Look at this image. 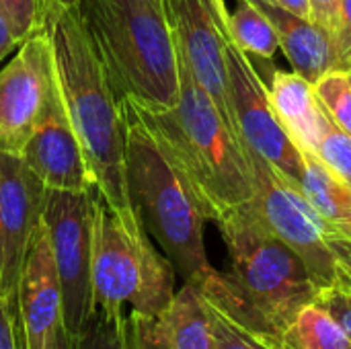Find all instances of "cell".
Instances as JSON below:
<instances>
[{"label": "cell", "mask_w": 351, "mask_h": 349, "mask_svg": "<svg viewBox=\"0 0 351 349\" xmlns=\"http://www.w3.org/2000/svg\"><path fill=\"white\" fill-rule=\"evenodd\" d=\"M123 349H173L160 317L130 311L121 321Z\"/></svg>", "instance_id": "obj_24"}, {"label": "cell", "mask_w": 351, "mask_h": 349, "mask_svg": "<svg viewBox=\"0 0 351 349\" xmlns=\"http://www.w3.org/2000/svg\"><path fill=\"white\" fill-rule=\"evenodd\" d=\"M228 93L241 136V146L265 158L296 189L304 181V160L286 128L278 119L267 86L247 56L228 35L226 39Z\"/></svg>", "instance_id": "obj_9"}, {"label": "cell", "mask_w": 351, "mask_h": 349, "mask_svg": "<svg viewBox=\"0 0 351 349\" xmlns=\"http://www.w3.org/2000/svg\"><path fill=\"white\" fill-rule=\"evenodd\" d=\"M288 337L298 349H348L351 346L341 325L317 302L306 304L296 315Z\"/></svg>", "instance_id": "obj_21"}, {"label": "cell", "mask_w": 351, "mask_h": 349, "mask_svg": "<svg viewBox=\"0 0 351 349\" xmlns=\"http://www.w3.org/2000/svg\"><path fill=\"white\" fill-rule=\"evenodd\" d=\"M47 349H76L74 337L68 333V329L64 327V323L56 329V335H53V339H51V344H49Z\"/></svg>", "instance_id": "obj_33"}, {"label": "cell", "mask_w": 351, "mask_h": 349, "mask_svg": "<svg viewBox=\"0 0 351 349\" xmlns=\"http://www.w3.org/2000/svg\"><path fill=\"white\" fill-rule=\"evenodd\" d=\"M119 97L144 109L179 99V49L165 0H80L76 6Z\"/></svg>", "instance_id": "obj_3"}, {"label": "cell", "mask_w": 351, "mask_h": 349, "mask_svg": "<svg viewBox=\"0 0 351 349\" xmlns=\"http://www.w3.org/2000/svg\"><path fill=\"white\" fill-rule=\"evenodd\" d=\"M121 109L130 202L146 232L160 245L183 282L199 286L216 272L204 245L206 218L189 185L128 97H121Z\"/></svg>", "instance_id": "obj_4"}, {"label": "cell", "mask_w": 351, "mask_h": 349, "mask_svg": "<svg viewBox=\"0 0 351 349\" xmlns=\"http://www.w3.org/2000/svg\"><path fill=\"white\" fill-rule=\"evenodd\" d=\"M95 311L121 317L123 306L160 317L175 296V267L158 253L144 224L130 226L95 195L93 220Z\"/></svg>", "instance_id": "obj_6"}, {"label": "cell", "mask_w": 351, "mask_h": 349, "mask_svg": "<svg viewBox=\"0 0 351 349\" xmlns=\"http://www.w3.org/2000/svg\"><path fill=\"white\" fill-rule=\"evenodd\" d=\"M43 29L53 53L60 95L82 148L95 195L136 226L138 218L125 185V132L117 95L76 6H45Z\"/></svg>", "instance_id": "obj_1"}, {"label": "cell", "mask_w": 351, "mask_h": 349, "mask_svg": "<svg viewBox=\"0 0 351 349\" xmlns=\"http://www.w3.org/2000/svg\"><path fill=\"white\" fill-rule=\"evenodd\" d=\"M165 4L179 56L241 144L228 93L226 39L230 31L224 0H165Z\"/></svg>", "instance_id": "obj_10"}, {"label": "cell", "mask_w": 351, "mask_h": 349, "mask_svg": "<svg viewBox=\"0 0 351 349\" xmlns=\"http://www.w3.org/2000/svg\"><path fill=\"white\" fill-rule=\"evenodd\" d=\"M315 302L323 306L346 331L351 341V292H337V290H323L317 294Z\"/></svg>", "instance_id": "obj_28"}, {"label": "cell", "mask_w": 351, "mask_h": 349, "mask_svg": "<svg viewBox=\"0 0 351 349\" xmlns=\"http://www.w3.org/2000/svg\"><path fill=\"white\" fill-rule=\"evenodd\" d=\"M218 349H298L288 331L261 319L241 296L226 274L218 269L199 286Z\"/></svg>", "instance_id": "obj_15"}, {"label": "cell", "mask_w": 351, "mask_h": 349, "mask_svg": "<svg viewBox=\"0 0 351 349\" xmlns=\"http://www.w3.org/2000/svg\"><path fill=\"white\" fill-rule=\"evenodd\" d=\"M351 187V136L346 134L319 103V136L313 150Z\"/></svg>", "instance_id": "obj_22"}, {"label": "cell", "mask_w": 351, "mask_h": 349, "mask_svg": "<svg viewBox=\"0 0 351 349\" xmlns=\"http://www.w3.org/2000/svg\"><path fill=\"white\" fill-rule=\"evenodd\" d=\"M16 315L23 349H47L62 325V288L47 226L37 224L16 284Z\"/></svg>", "instance_id": "obj_14"}, {"label": "cell", "mask_w": 351, "mask_h": 349, "mask_svg": "<svg viewBox=\"0 0 351 349\" xmlns=\"http://www.w3.org/2000/svg\"><path fill=\"white\" fill-rule=\"evenodd\" d=\"M121 317H107L99 311L88 319L86 327L74 337L76 349H123L121 344Z\"/></svg>", "instance_id": "obj_26"}, {"label": "cell", "mask_w": 351, "mask_h": 349, "mask_svg": "<svg viewBox=\"0 0 351 349\" xmlns=\"http://www.w3.org/2000/svg\"><path fill=\"white\" fill-rule=\"evenodd\" d=\"M276 4H280L282 8L302 16V19H311V0H274ZM313 21V19H311Z\"/></svg>", "instance_id": "obj_32"}, {"label": "cell", "mask_w": 351, "mask_h": 349, "mask_svg": "<svg viewBox=\"0 0 351 349\" xmlns=\"http://www.w3.org/2000/svg\"><path fill=\"white\" fill-rule=\"evenodd\" d=\"M47 187L16 152L0 148V294H16L23 261L43 218Z\"/></svg>", "instance_id": "obj_12"}, {"label": "cell", "mask_w": 351, "mask_h": 349, "mask_svg": "<svg viewBox=\"0 0 351 349\" xmlns=\"http://www.w3.org/2000/svg\"><path fill=\"white\" fill-rule=\"evenodd\" d=\"M179 78V99L169 109H144L130 101L189 185L206 222H216L253 200L251 169L237 136L181 56Z\"/></svg>", "instance_id": "obj_2"}, {"label": "cell", "mask_w": 351, "mask_h": 349, "mask_svg": "<svg viewBox=\"0 0 351 349\" xmlns=\"http://www.w3.org/2000/svg\"><path fill=\"white\" fill-rule=\"evenodd\" d=\"M53 80V53L41 29L19 43L12 60L0 70V148L21 154Z\"/></svg>", "instance_id": "obj_11"}, {"label": "cell", "mask_w": 351, "mask_h": 349, "mask_svg": "<svg viewBox=\"0 0 351 349\" xmlns=\"http://www.w3.org/2000/svg\"><path fill=\"white\" fill-rule=\"evenodd\" d=\"M304 160L302 195L331 224L351 234V187L313 150L300 148Z\"/></svg>", "instance_id": "obj_18"}, {"label": "cell", "mask_w": 351, "mask_h": 349, "mask_svg": "<svg viewBox=\"0 0 351 349\" xmlns=\"http://www.w3.org/2000/svg\"><path fill=\"white\" fill-rule=\"evenodd\" d=\"M45 2V6L47 4H56V6H78L80 4V0H43Z\"/></svg>", "instance_id": "obj_34"}, {"label": "cell", "mask_w": 351, "mask_h": 349, "mask_svg": "<svg viewBox=\"0 0 351 349\" xmlns=\"http://www.w3.org/2000/svg\"><path fill=\"white\" fill-rule=\"evenodd\" d=\"M348 76H350V82H351V72H348Z\"/></svg>", "instance_id": "obj_36"}, {"label": "cell", "mask_w": 351, "mask_h": 349, "mask_svg": "<svg viewBox=\"0 0 351 349\" xmlns=\"http://www.w3.org/2000/svg\"><path fill=\"white\" fill-rule=\"evenodd\" d=\"M253 179L251 206L304 263L319 292H351V234L325 220L265 158L241 146Z\"/></svg>", "instance_id": "obj_7"}, {"label": "cell", "mask_w": 351, "mask_h": 349, "mask_svg": "<svg viewBox=\"0 0 351 349\" xmlns=\"http://www.w3.org/2000/svg\"><path fill=\"white\" fill-rule=\"evenodd\" d=\"M278 31L280 47L290 60L294 72L308 82L321 80L327 72L337 70V56L331 33L311 19H302L274 0H253Z\"/></svg>", "instance_id": "obj_16"}, {"label": "cell", "mask_w": 351, "mask_h": 349, "mask_svg": "<svg viewBox=\"0 0 351 349\" xmlns=\"http://www.w3.org/2000/svg\"><path fill=\"white\" fill-rule=\"evenodd\" d=\"M348 349H351V346H350V348H348Z\"/></svg>", "instance_id": "obj_37"}, {"label": "cell", "mask_w": 351, "mask_h": 349, "mask_svg": "<svg viewBox=\"0 0 351 349\" xmlns=\"http://www.w3.org/2000/svg\"><path fill=\"white\" fill-rule=\"evenodd\" d=\"M160 319L173 349H218L204 298L195 286L183 284Z\"/></svg>", "instance_id": "obj_19"}, {"label": "cell", "mask_w": 351, "mask_h": 349, "mask_svg": "<svg viewBox=\"0 0 351 349\" xmlns=\"http://www.w3.org/2000/svg\"><path fill=\"white\" fill-rule=\"evenodd\" d=\"M214 224L228 251V280L261 319L288 331L319 294L300 257L261 222L251 202L232 208Z\"/></svg>", "instance_id": "obj_5"}, {"label": "cell", "mask_w": 351, "mask_h": 349, "mask_svg": "<svg viewBox=\"0 0 351 349\" xmlns=\"http://www.w3.org/2000/svg\"><path fill=\"white\" fill-rule=\"evenodd\" d=\"M0 14L8 23L19 43L43 29L45 2L43 0H0Z\"/></svg>", "instance_id": "obj_25"}, {"label": "cell", "mask_w": 351, "mask_h": 349, "mask_svg": "<svg viewBox=\"0 0 351 349\" xmlns=\"http://www.w3.org/2000/svg\"><path fill=\"white\" fill-rule=\"evenodd\" d=\"M333 47L337 56V70L351 56V0H339L337 27L333 33Z\"/></svg>", "instance_id": "obj_29"}, {"label": "cell", "mask_w": 351, "mask_h": 349, "mask_svg": "<svg viewBox=\"0 0 351 349\" xmlns=\"http://www.w3.org/2000/svg\"><path fill=\"white\" fill-rule=\"evenodd\" d=\"M267 93L278 119L296 148L315 150L319 136V99L315 84L298 72L276 70Z\"/></svg>", "instance_id": "obj_17"}, {"label": "cell", "mask_w": 351, "mask_h": 349, "mask_svg": "<svg viewBox=\"0 0 351 349\" xmlns=\"http://www.w3.org/2000/svg\"><path fill=\"white\" fill-rule=\"evenodd\" d=\"M228 31L247 56L269 60L280 49L276 27L253 0H237V8L228 10Z\"/></svg>", "instance_id": "obj_20"}, {"label": "cell", "mask_w": 351, "mask_h": 349, "mask_svg": "<svg viewBox=\"0 0 351 349\" xmlns=\"http://www.w3.org/2000/svg\"><path fill=\"white\" fill-rule=\"evenodd\" d=\"M311 19L325 27L331 37L337 27V14H339V0H311Z\"/></svg>", "instance_id": "obj_30"}, {"label": "cell", "mask_w": 351, "mask_h": 349, "mask_svg": "<svg viewBox=\"0 0 351 349\" xmlns=\"http://www.w3.org/2000/svg\"><path fill=\"white\" fill-rule=\"evenodd\" d=\"M93 220L95 191L47 189L43 222L62 288V323L72 337H78L95 315Z\"/></svg>", "instance_id": "obj_8"}, {"label": "cell", "mask_w": 351, "mask_h": 349, "mask_svg": "<svg viewBox=\"0 0 351 349\" xmlns=\"http://www.w3.org/2000/svg\"><path fill=\"white\" fill-rule=\"evenodd\" d=\"M0 349H23L16 315V294H0Z\"/></svg>", "instance_id": "obj_27"}, {"label": "cell", "mask_w": 351, "mask_h": 349, "mask_svg": "<svg viewBox=\"0 0 351 349\" xmlns=\"http://www.w3.org/2000/svg\"><path fill=\"white\" fill-rule=\"evenodd\" d=\"M341 72H351V56L341 64Z\"/></svg>", "instance_id": "obj_35"}, {"label": "cell", "mask_w": 351, "mask_h": 349, "mask_svg": "<svg viewBox=\"0 0 351 349\" xmlns=\"http://www.w3.org/2000/svg\"><path fill=\"white\" fill-rule=\"evenodd\" d=\"M14 47H19V41H16V37L12 35L8 23L4 21V16L0 14V62H2Z\"/></svg>", "instance_id": "obj_31"}, {"label": "cell", "mask_w": 351, "mask_h": 349, "mask_svg": "<svg viewBox=\"0 0 351 349\" xmlns=\"http://www.w3.org/2000/svg\"><path fill=\"white\" fill-rule=\"evenodd\" d=\"M21 156L47 189L95 191L82 148L68 119L58 80L51 84Z\"/></svg>", "instance_id": "obj_13"}, {"label": "cell", "mask_w": 351, "mask_h": 349, "mask_svg": "<svg viewBox=\"0 0 351 349\" xmlns=\"http://www.w3.org/2000/svg\"><path fill=\"white\" fill-rule=\"evenodd\" d=\"M315 95L329 117L351 136V82L348 72H327L315 82Z\"/></svg>", "instance_id": "obj_23"}]
</instances>
